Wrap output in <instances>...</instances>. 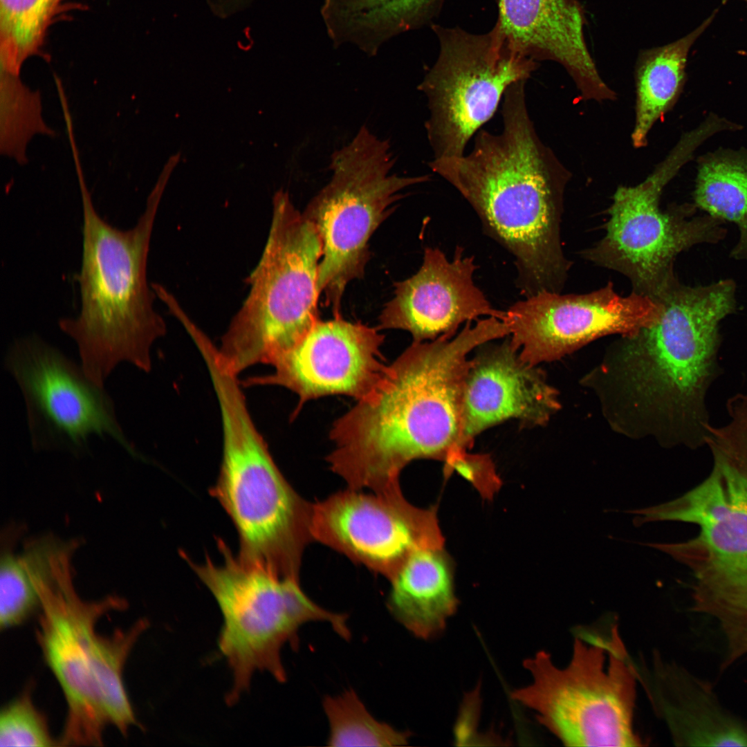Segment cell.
<instances>
[{"label": "cell", "instance_id": "6da1fadb", "mask_svg": "<svg viewBox=\"0 0 747 747\" xmlns=\"http://www.w3.org/2000/svg\"><path fill=\"white\" fill-rule=\"evenodd\" d=\"M736 289L730 279L691 286L676 277L655 300L658 320L615 342L589 379L618 427L670 447L706 446L707 396L723 373L720 323L737 310Z\"/></svg>", "mask_w": 747, "mask_h": 747}, {"label": "cell", "instance_id": "7a4b0ae2", "mask_svg": "<svg viewBox=\"0 0 747 747\" xmlns=\"http://www.w3.org/2000/svg\"><path fill=\"white\" fill-rule=\"evenodd\" d=\"M507 333L502 321L487 317L452 338L414 341L333 424L331 469L349 488L382 492L400 488V472L414 460L445 461L459 450L469 354Z\"/></svg>", "mask_w": 747, "mask_h": 747}, {"label": "cell", "instance_id": "3957f363", "mask_svg": "<svg viewBox=\"0 0 747 747\" xmlns=\"http://www.w3.org/2000/svg\"><path fill=\"white\" fill-rule=\"evenodd\" d=\"M525 84L516 82L506 91L500 133L480 129L470 154L434 158L429 167L461 194L484 232L513 257L516 286L528 297L561 293L572 262L561 241L569 173L539 138Z\"/></svg>", "mask_w": 747, "mask_h": 747}, {"label": "cell", "instance_id": "277c9868", "mask_svg": "<svg viewBox=\"0 0 747 747\" xmlns=\"http://www.w3.org/2000/svg\"><path fill=\"white\" fill-rule=\"evenodd\" d=\"M77 177L83 210L82 265L75 277L81 308L76 317L60 319L58 326L76 344L88 376L104 385L122 362L149 372L151 347L166 333L165 320L154 307L156 295L147 279L163 184L158 182L136 224L122 230L98 214L83 172L78 171Z\"/></svg>", "mask_w": 747, "mask_h": 747}, {"label": "cell", "instance_id": "5b68a950", "mask_svg": "<svg viewBox=\"0 0 747 747\" xmlns=\"http://www.w3.org/2000/svg\"><path fill=\"white\" fill-rule=\"evenodd\" d=\"M706 446L709 474L658 515L699 528L670 551L692 573V611L719 626L726 647L721 667L727 669L747 656V418L714 427Z\"/></svg>", "mask_w": 747, "mask_h": 747}, {"label": "cell", "instance_id": "8992f818", "mask_svg": "<svg viewBox=\"0 0 747 747\" xmlns=\"http://www.w3.org/2000/svg\"><path fill=\"white\" fill-rule=\"evenodd\" d=\"M223 430L221 468L210 495L238 533L239 557L275 575L299 581L304 549L313 540V504L301 497L275 464L242 391L218 397Z\"/></svg>", "mask_w": 747, "mask_h": 747}, {"label": "cell", "instance_id": "52a82bcc", "mask_svg": "<svg viewBox=\"0 0 747 747\" xmlns=\"http://www.w3.org/2000/svg\"><path fill=\"white\" fill-rule=\"evenodd\" d=\"M322 244L313 223L279 190L273 199L268 239L248 277L250 290L218 348L239 375L257 364L273 365L319 320Z\"/></svg>", "mask_w": 747, "mask_h": 747}, {"label": "cell", "instance_id": "ba28073f", "mask_svg": "<svg viewBox=\"0 0 747 747\" xmlns=\"http://www.w3.org/2000/svg\"><path fill=\"white\" fill-rule=\"evenodd\" d=\"M218 547L221 564L209 558L197 564L183 555L212 593L223 616L219 647L233 681L225 697L228 705L248 690L257 671L268 672L280 683L286 681L281 650L286 644L298 648V631L304 624L328 622L343 639L351 638L348 616L315 603L299 581L278 577L242 560L221 540Z\"/></svg>", "mask_w": 747, "mask_h": 747}, {"label": "cell", "instance_id": "9c48e42d", "mask_svg": "<svg viewBox=\"0 0 747 747\" xmlns=\"http://www.w3.org/2000/svg\"><path fill=\"white\" fill-rule=\"evenodd\" d=\"M710 138L704 126L684 133L664 160L642 182L619 186L614 194L605 234L580 252L587 261L627 277L633 292L656 300L676 277V257L700 243H717L727 233L724 222L697 215L694 203L661 208L664 188L696 149Z\"/></svg>", "mask_w": 747, "mask_h": 747}, {"label": "cell", "instance_id": "30bf717a", "mask_svg": "<svg viewBox=\"0 0 747 747\" xmlns=\"http://www.w3.org/2000/svg\"><path fill=\"white\" fill-rule=\"evenodd\" d=\"M523 666L532 683L510 698L530 708L537 720L565 746H639L633 714L638 673L616 626L609 638H575L572 656L557 667L541 650Z\"/></svg>", "mask_w": 747, "mask_h": 747}, {"label": "cell", "instance_id": "8fae6325", "mask_svg": "<svg viewBox=\"0 0 747 747\" xmlns=\"http://www.w3.org/2000/svg\"><path fill=\"white\" fill-rule=\"evenodd\" d=\"M394 164L389 141L362 127L333 153L331 179L303 212L322 244L317 286L334 316L340 315L347 284L363 277L369 241L403 197L402 190L430 180L428 175L400 176L393 172Z\"/></svg>", "mask_w": 747, "mask_h": 747}, {"label": "cell", "instance_id": "7c38bea8", "mask_svg": "<svg viewBox=\"0 0 747 747\" xmlns=\"http://www.w3.org/2000/svg\"><path fill=\"white\" fill-rule=\"evenodd\" d=\"M431 28L439 53L418 86L427 100V136L434 158L461 156L508 88L526 82L538 63L515 49L495 26L483 34Z\"/></svg>", "mask_w": 747, "mask_h": 747}, {"label": "cell", "instance_id": "4fadbf2b", "mask_svg": "<svg viewBox=\"0 0 747 747\" xmlns=\"http://www.w3.org/2000/svg\"><path fill=\"white\" fill-rule=\"evenodd\" d=\"M22 395L28 431L36 451H89L93 436H109L136 456L118 419L114 401L80 362L36 335L14 341L3 360Z\"/></svg>", "mask_w": 747, "mask_h": 747}, {"label": "cell", "instance_id": "5bb4252c", "mask_svg": "<svg viewBox=\"0 0 747 747\" xmlns=\"http://www.w3.org/2000/svg\"><path fill=\"white\" fill-rule=\"evenodd\" d=\"M436 512L414 506L400 488H349L313 504L311 532L313 540L390 581L414 552L444 545Z\"/></svg>", "mask_w": 747, "mask_h": 747}, {"label": "cell", "instance_id": "9a60e30c", "mask_svg": "<svg viewBox=\"0 0 747 747\" xmlns=\"http://www.w3.org/2000/svg\"><path fill=\"white\" fill-rule=\"evenodd\" d=\"M659 303L631 291L620 295L611 282L585 293L542 291L509 306V339L526 363L559 360L600 338L625 336L656 322Z\"/></svg>", "mask_w": 747, "mask_h": 747}, {"label": "cell", "instance_id": "2e32d148", "mask_svg": "<svg viewBox=\"0 0 747 747\" xmlns=\"http://www.w3.org/2000/svg\"><path fill=\"white\" fill-rule=\"evenodd\" d=\"M38 593L41 613L37 637L67 706L59 745H101L108 722L93 681L91 643L100 618L123 609L124 602L113 596L83 600L75 590L72 573L42 584Z\"/></svg>", "mask_w": 747, "mask_h": 747}, {"label": "cell", "instance_id": "e0dca14e", "mask_svg": "<svg viewBox=\"0 0 747 747\" xmlns=\"http://www.w3.org/2000/svg\"><path fill=\"white\" fill-rule=\"evenodd\" d=\"M383 340L378 329L340 315L318 320L275 362L271 374L250 377L241 383L277 385L295 392L299 402L293 415L307 400L324 396L342 394L359 400L371 390L387 367L380 350Z\"/></svg>", "mask_w": 747, "mask_h": 747}, {"label": "cell", "instance_id": "ac0fdd59", "mask_svg": "<svg viewBox=\"0 0 747 747\" xmlns=\"http://www.w3.org/2000/svg\"><path fill=\"white\" fill-rule=\"evenodd\" d=\"M463 251L456 246L450 260L439 248H425L419 270L394 284V297L380 315L379 329L405 330L421 342L454 337L463 323L481 316L505 321L506 311L495 308L474 282L477 266Z\"/></svg>", "mask_w": 747, "mask_h": 747}, {"label": "cell", "instance_id": "d6986e66", "mask_svg": "<svg viewBox=\"0 0 747 747\" xmlns=\"http://www.w3.org/2000/svg\"><path fill=\"white\" fill-rule=\"evenodd\" d=\"M491 342L479 346L470 360L459 450H468L478 434L503 421L542 426L560 408L557 391L542 370L522 360L509 337Z\"/></svg>", "mask_w": 747, "mask_h": 747}, {"label": "cell", "instance_id": "ffe728a7", "mask_svg": "<svg viewBox=\"0 0 747 747\" xmlns=\"http://www.w3.org/2000/svg\"><path fill=\"white\" fill-rule=\"evenodd\" d=\"M495 26L512 46L535 61L561 64L582 98L613 100L616 93L602 79L584 35L585 12L578 0H497Z\"/></svg>", "mask_w": 747, "mask_h": 747}, {"label": "cell", "instance_id": "44dd1931", "mask_svg": "<svg viewBox=\"0 0 747 747\" xmlns=\"http://www.w3.org/2000/svg\"><path fill=\"white\" fill-rule=\"evenodd\" d=\"M654 667L647 690L674 744L747 747V719L726 708L710 682L660 658Z\"/></svg>", "mask_w": 747, "mask_h": 747}, {"label": "cell", "instance_id": "7402d4cb", "mask_svg": "<svg viewBox=\"0 0 747 747\" xmlns=\"http://www.w3.org/2000/svg\"><path fill=\"white\" fill-rule=\"evenodd\" d=\"M454 572L444 545L417 550L389 581L388 610L416 638L430 640L441 636L459 604Z\"/></svg>", "mask_w": 747, "mask_h": 747}, {"label": "cell", "instance_id": "603a6c76", "mask_svg": "<svg viewBox=\"0 0 747 747\" xmlns=\"http://www.w3.org/2000/svg\"><path fill=\"white\" fill-rule=\"evenodd\" d=\"M445 0H323L320 13L333 45L351 44L369 56L393 37L427 25Z\"/></svg>", "mask_w": 747, "mask_h": 747}, {"label": "cell", "instance_id": "cb8c5ba5", "mask_svg": "<svg viewBox=\"0 0 747 747\" xmlns=\"http://www.w3.org/2000/svg\"><path fill=\"white\" fill-rule=\"evenodd\" d=\"M716 12L678 40L639 52L635 67V121L631 135L635 148L647 145L652 127L676 104L686 80L690 50Z\"/></svg>", "mask_w": 747, "mask_h": 747}, {"label": "cell", "instance_id": "d4e9b609", "mask_svg": "<svg viewBox=\"0 0 747 747\" xmlns=\"http://www.w3.org/2000/svg\"><path fill=\"white\" fill-rule=\"evenodd\" d=\"M693 192L694 204L739 232L730 252L736 260H747V148H719L700 156Z\"/></svg>", "mask_w": 747, "mask_h": 747}, {"label": "cell", "instance_id": "484cf974", "mask_svg": "<svg viewBox=\"0 0 747 747\" xmlns=\"http://www.w3.org/2000/svg\"><path fill=\"white\" fill-rule=\"evenodd\" d=\"M85 0H0L1 71L19 75L30 57L48 61L44 51L50 28L75 10H84Z\"/></svg>", "mask_w": 747, "mask_h": 747}, {"label": "cell", "instance_id": "4316f807", "mask_svg": "<svg viewBox=\"0 0 747 747\" xmlns=\"http://www.w3.org/2000/svg\"><path fill=\"white\" fill-rule=\"evenodd\" d=\"M147 626L146 620H140L129 629L115 631L111 636L95 633L91 643V674L102 711L108 723L124 736L137 722L122 672L132 647Z\"/></svg>", "mask_w": 747, "mask_h": 747}, {"label": "cell", "instance_id": "83f0119b", "mask_svg": "<svg viewBox=\"0 0 747 747\" xmlns=\"http://www.w3.org/2000/svg\"><path fill=\"white\" fill-rule=\"evenodd\" d=\"M36 135L55 136L42 116V95L19 75L1 71L0 153L19 165L28 163L27 148Z\"/></svg>", "mask_w": 747, "mask_h": 747}, {"label": "cell", "instance_id": "f1b7e54d", "mask_svg": "<svg viewBox=\"0 0 747 747\" xmlns=\"http://www.w3.org/2000/svg\"><path fill=\"white\" fill-rule=\"evenodd\" d=\"M329 724L327 746H397L406 745L409 731L398 730L376 719L352 690L322 701Z\"/></svg>", "mask_w": 747, "mask_h": 747}, {"label": "cell", "instance_id": "f546056e", "mask_svg": "<svg viewBox=\"0 0 747 747\" xmlns=\"http://www.w3.org/2000/svg\"><path fill=\"white\" fill-rule=\"evenodd\" d=\"M39 598L19 553H2L0 567V627L17 626L37 608Z\"/></svg>", "mask_w": 747, "mask_h": 747}, {"label": "cell", "instance_id": "4dcf8cb0", "mask_svg": "<svg viewBox=\"0 0 747 747\" xmlns=\"http://www.w3.org/2000/svg\"><path fill=\"white\" fill-rule=\"evenodd\" d=\"M44 717L25 692L8 704L0 714V746L48 747L57 746Z\"/></svg>", "mask_w": 747, "mask_h": 747}, {"label": "cell", "instance_id": "1f68e13d", "mask_svg": "<svg viewBox=\"0 0 747 747\" xmlns=\"http://www.w3.org/2000/svg\"><path fill=\"white\" fill-rule=\"evenodd\" d=\"M444 463L445 477L457 472L486 499H492L501 486L493 462L487 454L458 450L450 454Z\"/></svg>", "mask_w": 747, "mask_h": 747}, {"label": "cell", "instance_id": "d6a6232c", "mask_svg": "<svg viewBox=\"0 0 747 747\" xmlns=\"http://www.w3.org/2000/svg\"><path fill=\"white\" fill-rule=\"evenodd\" d=\"M722 1H723V3H726L728 0H722ZM743 1H744L747 3V0H743Z\"/></svg>", "mask_w": 747, "mask_h": 747}]
</instances>
